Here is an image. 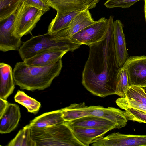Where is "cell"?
<instances>
[{"label":"cell","instance_id":"cell-1","mask_svg":"<svg viewBox=\"0 0 146 146\" xmlns=\"http://www.w3.org/2000/svg\"><path fill=\"white\" fill-rule=\"evenodd\" d=\"M114 17L108 20V29L102 40L89 46L82 83L93 94L100 97L116 94V77L119 68L116 57L113 35Z\"/></svg>","mask_w":146,"mask_h":146},{"label":"cell","instance_id":"cell-2","mask_svg":"<svg viewBox=\"0 0 146 146\" xmlns=\"http://www.w3.org/2000/svg\"><path fill=\"white\" fill-rule=\"evenodd\" d=\"M62 67V59L49 65L37 66L23 61L17 63L13 70L15 84L29 91L43 90L51 85L60 74Z\"/></svg>","mask_w":146,"mask_h":146},{"label":"cell","instance_id":"cell-3","mask_svg":"<svg viewBox=\"0 0 146 146\" xmlns=\"http://www.w3.org/2000/svg\"><path fill=\"white\" fill-rule=\"evenodd\" d=\"M61 110L63 118L66 121L85 116H93L114 122L119 129L126 126L129 121L125 111L111 107L104 108L100 105L87 106L84 102L73 103Z\"/></svg>","mask_w":146,"mask_h":146},{"label":"cell","instance_id":"cell-4","mask_svg":"<svg viewBox=\"0 0 146 146\" xmlns=\"http://www.w3.org/2000/svg\"><path fill=\"white\" fill-rule=\"evenodd\" d=\"M80 45L70 38H62L56 33H47L33 37L24 42L18 51L23 60L48 50L59 49L73 52Z\"/></svg>","mask_w":146,"mask_h":146},{"label":"cell","instance_id":"cell-5","mask_svg":"<svg viewBox=\"0 0 146 146\" xmlns=\"http://www.w3.org/2000/svg\"><path fill=\"white\" fill-rule=\"evenodd\" d=\"M31 133L36 146H85L76 137L65 121L45 127L31 126Z\"/></svg>","mask_w":146,"mask_h":146},{"label":"cell","instance_id":"cell-6","mask_svg":"<svg viewBox=\"0 0 146 146\" xmlns=\"http://www.w3.org/2000/svg\"><path fill=\"white\" fill-rule=\"evenodd\" d=\"M46 12L22 3L17 10L14 23L15 35L22 37L30 34Z\"/></svg>","mask_w":146,"mask_h":146},{"label":"cell","instance_id":"cell-7","mask_svg":"<svg viewBox=\"0 0 146 146\" xmlns=\"http://www.w3.org/2000/svg\"><path fill=\"white\" fill-rule=\"evenodd\" d=\"M108 29V19L102 17L74 35L70 38L81 45L90 46L104 38Z\"/></svg>","mask_w":146,"mask_h":146},{"label":"cell","instance_id":"cell-8","mask_svg":"<svg viewBox=\"0 0 146 146\" xmlns=\"http://www.w3.org/2000/svg\"><path fill=\"white\" fill-rule=\"evenodd\" d=\"M16 13L0 21V50L3 52L18 51L21 45V37L16 35L14 32Z\"/></svg>","mask_w":146,"mask_h":146},{"label":"cell","instance_id":"cell-9","mask_svg":"<svg viewBox=\"0 0 146 146\" xmlns=\"http://www.w3.org/2000/svg\"><path fill=\"white\" fill-rule=\"evenodd\" d=\"M92 146H146V135L113 133L92 143Z\"/></svg>","mask_w":146,"mask_h":146},{"label":"cell","instance_id":"cell-10","mask_svg":"<svg viewBox=\"0 0 146 146\" xmlns=\"http://www.w3.org/2000/svg\"><path fill=\"white\" fill-rule=\"evenodd\" d=\"M123 66L127 70L129 85L140 86L146 80V56L129 57Z\"/></svg>","mask_w":146,"mask_h":146},{"label":"cell","instance_id":"cell-11","mask_svg":"<svg viewBox=\"0 0 146 146\" xmlns=\"http://www.w3.org/2000/svg\"><path fill=\"white\" fill-rule=\"evenodd\" d=\"M96 21L94 20L88 8L75 16L67 27L55 33L62 38L70 39L74 35Z\"/></svg>","mask_w":146,"mask_h":146},{"label":"cell","instance_id":"cell-12","mask_svg":"<svg viewBox=\"0 0 146 146\" xmlns=\"http://www.w3.org/2000/svg\"><path fill=\"white\" fill-rule=\"evenodd\" d=\"M113 35L116 57L120 68L123 66L128 58L123 25L120 20L113 21Z\"/></svg>","mask_w":146,"mask_h":146},{"label":"cell","instance_id":"cell-13","mask_svg":"<svg viewBox=\"0 0 146 146\" xmlns=\"http://www.w3.org/2000/svg\"><path fill=\"white\" fill-rule=\"evenodd\" d=\"M77 139L85 146L95 143L102 139L104 135L113 129L110 128H87L70 126Z\"/></svg>","mask_w":146,"mask_h":146},{"label":"cell","instance_id":"cell-14","mask_svg":"<svg viewBox=\"0 0 146 146\" xmlns=\"http://www.w3.org/2000/svg\"><path fill=\"white\" fill-rule=\"evenodd\" d=\"M21 117L19 106L15 104L9 103L0 117V133L6 134L11 132L17 126Z\"/></svg>","mask_w":146,"mask_h":146},{"label":"cell","instance_id":"cell-15","mask_svg":"<svg viewBox=\"0 0 146 146\" xmlns=\"http://www.w3.org/2000/svg\"><path fill=\"white\" fill-rule=\"evenodd\" d=\"M68 52L59 49L48 50L39 53L23 60L27 64L33 66H46L62 59Z\"/></svg>","mask_w":146,"mask_h":146},{"label":"cell","instance_id":"cell-16","mask_svg":"<svg viewBox=\"0 0 146 146\" xmlns=\"http://www.w3.org/2000/svg\"><path fill=\"white\" fill-rule=\"evenodd\" d=\"M13 70L11 66L0 63V98L6 100L13 92L15 88Z\"/></svg>","mask_w":146,"mask_h":146},{"label":"cell","instance_id":"cell-17","mask_svg":"<svg viewBox=\"0 0 146 146\" xmlns=\"http://www.w3.org/2000/svg\"><path fill=\"white\" fill-rule=\"evenodd\" d=\"M66 122L70 126L118 129L117 124L114 122L103 118L93 116H85Z\"/></svg>","mask_w":146,"mask_h":146},{"label":"cell","instance_id":"cell-18","mask_svg":"<svg viewBox=\"0 0 146 146\" xmlns=\"http://www.w3.org/2000/svg\"><path fill=\"white\" fill-rule=\"evenodd\" d=\"M57 12H73L88 8L86 0H44Z\"/></svg>","mask_w":146,"mask_h":146},{"label":"cell","instance_id":"cell-19","mask_svg":"<svg viewBox=\"0 0 146 146\" xmlns=\"http://www.w3.org/2000/svg\"><path fill=\"white\" fill-rule=\"evenodd\" d=\"M61 109L44 113L30 121L31 126L42 128L52 126L64 123Z\"/></svg>","mask_w":146,"mask_h":146},{"label":"cell","instance_id":"cell-20","mask_svg":"<svg viewBox=\"0 0 146 146\" xmlns=\"http://www.w3.org/2000/svg\"><path fill=\"white\" fill-rule=\"evenodd\" d=\"M85 9L63 13L57 12L48 26V33H54L67 27L73 18Z\"/></svg>","mask_w":146,"mask_h":146},{"label":"cell","instance_id":"cell-21","mask_svg":"<svg viewBox=\"0 0 146 146\" xmlns=\"http://www.w3.org/2000/svg\"><path fill=\"white\" fill-rule=\"evenodd\" d=\"M7 146H36L35 143L31 137V126L29 124L20 130Z\"/></svg>","mask_w":146,"mask_h":146},{"label":"cell","instance_id":"cell-22","mask_svg":"<svg viewBox=\"0 0 146 146\" xmlns=\"http://www.w3.org/2000/svg\"><path fill=\"white\" fill-rule=\"evenodd\" d=\"M14 100L15 102L25 107L28 112L35 114L38 112L41 106L39 102L19 90L15 95Z\"/></svg>","mask_w":146,"mask_h":146},{"label":"cell","instance_id":"cell-23","mask_svg":"<svg viewBox=\"0 0 146 146\" xmlns=\"http://www.w3.org/2000/svg\"><path fill=\"white\" fill-rule=\"evenodd\" d=\"M21 3V0H0V21L15 13Z\"/></svg>","mask_w":146,"mask_h":146},{"label":"cell","instance_id":"cell-24","mask_svg":"<svg viewBox=\"0 0 146 146\" xmlns=\"http://www.w3.org/2000/svg\"><path fill=\"white\" fill-rule=\"evenodd\" d=\"M129 86L126 69L123 66L120 67L117 75L116 94L121 97H125Z\"/></svg>","mask_w":146,"mask_h":146},{"label":"cell","instance_id":"cell-25","mask_svg":"<svg viewBox=\"0 0 146 146\" xmlns=\"http://www.w3.org/2000/svg\"><path fill=\"white\" fill-rule=\"evenodd\" d=\"M117 105L121 109L131 108L146 113V105L133 99L121 97L116 100Z\"/></svg>","mask_w":146,"mask_h":146},{"label":"cell","instance_id":"cell-26","mask_svg":"<svg viewBox=\"0 0 146 146\" xmlns=\"http://www.w3.org/2000/svg\"><path fill=\"white\" fill-rule=\"evenodd\" d=\"M125 97L133 99L146 105V93L143 87L140 86L129 85Z\"/></svg>","mask_w":146,"mask_h":146},{"label":"cell","instance_id":"cell-27","mask_svg":"<svg viewBox=\"0 0 146 146\" xmlns=\"http://www.w3.org/2000/svg\"><path fill=\"white\" fill-rule=\"evenodd\" d=\"M129 121L146 123V113L131 108L125 109Z\"/></svg>","mask_w":146,"mask_h":146},{"label":"cell","instance_id":"cell-28","mask_svg":"<svg viewBox=\"0 0 146 146\" xmlns=\"http://www.w3.org/2000/svg\"><path fill=\"white\" fill-rule=\"evenodd\" d=\"M140 0H108L104 3V5L109 8H128Z\"/></svg>","mask_w":146,"mask_h":146},{"label":"cell","instance_id":"cell-29","mask_svg":"<svg viewBox=\"0 0 146 146\" xmlns=\"http://www.w3.org/2000/svg\"><path fill=\"white\" fill-rule=\"evenodd\" d=\"M22 3L25 5L37 8L46 12L50 9L44 0H21Z\"/></svg>","mask_w":146,"mask_h":146},{"label":"cell","instance_id":"cell-30","mask_svg":"<svg viewBox=\"0 0 146 146\" xmlns=\"http://www.w3.org/2000/svg\"><path fill=\"white\" fill-rule=\"evenodd\" d=\"M9 103L6 100L0 98V117L3 114Z\"/></svg>","mask_w":146,"mask_h":146},{"label":"cell","instance_id":"cell-31","mask_svg":"<svg viewBox=\"0 0 146 146\" xmlns=\"http://www.w3.org/2000/svg\"><path fill=\"white\" fill-rule=\"evenodd\" d=\"M100 0H86L89 9H91L96 7Z\"/></svg>","mask_w":146,"mask_h":146},{"label":"cell","instance_id":"cell-32","mask_svg":"<svg viewBox=\"0 0 146 146\" xmlns=\"http://www.w3.org/2000/svg\"><path fill=\"white\" fill-rule=\"evenodd\" d=\"M144 1V13L145 17V21L146 23V1Z\"/></svg>","mask_w":146,"mask_h":146},{"label":"cell","instance_id":"cell-33","mask_svg":"<svg viewBox=\"0 0 146 146\" xmlns=\"http://www.w3.org/2000/svg\"><path fill=\"white\" fill-rule=\"evenodd\" d=\"M140 86L143 88H146V80Z\"/></svg>","mask_w":146,"mask_h":146},{"label":"cell","instance_id":"cell-34","mask_svg":"<svg viewBox=\"0 0 146 146\" xmlns=\"http://www.w3.org/2000/svg\"><path fill=\"white\" fill-rule=\"evenodd\" d=\"M143 0L146 1V0Z\"/></svg>","mask_w":146,"mask_h":146}]
</instances>
